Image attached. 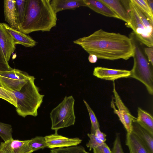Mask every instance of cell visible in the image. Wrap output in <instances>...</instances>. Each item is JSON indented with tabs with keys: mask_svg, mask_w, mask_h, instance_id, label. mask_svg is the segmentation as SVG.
<instances>
[{
	"mask_svg": "<svg viewBox=\"0 0 153 153\" xmlns=\"http://www.w3.org/2000/svg\"><path fill=\"white\" fill-rule=\"evenodd\" d=\"M73 42L81 46L89 55H95L100 59L126 60L133 57L134 53L132 38L102 29L87 36L75 40Z\"/></svg>",
	"mask_w": 153,
	"mask_h": 153,
	"instance_id": "1",
	"label": "cell"
},
{
	"mask_svg": "<svg viewBox=\"0 0 153 153\" xmlns=\"http://www.w3.org/2000/svg\"><path fill=\"white\" fill-rule=\"evenodd\" d=\"M51 0H27L24 20L19 30L27 35L32 32L50 31L56 24V14Z\"/></svg>",
	"mask_w": 153,
	"mask_h": 153,
	"instance_id": "2",
	"label": "cell"
},
{
	"mask_svg": "<svg viewBox=\"0 0 153 153\" xmlns=\"http://www.w3.org/2000/svg\"><path fill=\"white\" fill-rule=\"evenodd\" d=\"M35 78L30 76L27 82L18 91H12L16 99V111L19 116L36 117L42 104L44 95L41 94L34 83Z\"/></svg>",
	"mask_w": 153,
	"mask_h": 153,
	"instance_id": "3",
	"label": "cell"
},
{
	"mask_svg": "<svg viewBox=\"0 0 153 153\" xmlns=\"http://www.w3.org/2000/svg\"><path fill=\"white\" fill-rule=\"evenodd\" d=\"M128 10L130 19L127 26L132 29L139 41L148 47L152 48L153 25L131 0L129 1Z\"/></svg>",
	"mask_w": 153,
	"mask_h": 153,
	"instance_id": "4",
	"label": "cell"
},
{
	"mask_svg": "<svg viewBox=\"0 0 153 153\" xmlns=\"http://www.w3.org/2000/svg\"><path fill=\"white\" fill-rule=\"evenodd\" d=\"M134 46V65L130 77L140 81L146 86L149 93L153 94V71L141 49L132 38Z\"/></svg>",
	"mask_w": 153,
	"mask_h": 153,
	"instance_id": "5",
	"label": "cell"
},
{
	"mask_svg": "<svg viewBox=\"0 0 153 153\" xmlns=\"http://www.w3.org/2000/svg\"><path fill=\"white\" fill-rule=\"evenodd\" d=\"M75 100L72 96H65L50 114L51 129L55 131L74 125L76 117L74 110Z\"/></svg>",
	"mask_w": 153,
	"mask_h": 153,
	"instance_id": "6",
	"label": "cell"
},
{
	"mask_svg": "<svg viewBox=\"0 0 153 153\" xmlns=\"http://www.w3.org/2000/svg\"><path fill=\"white\" fill-rule=\"evenodd\" d=\"M30 76L18 69L0 71V85L11 91H18L27 82Z\"/></svg>",
	"mask_w": 153,
	"mask_h": 153,
	"instance_id": "7",
	"label": "cell"
},
{
	"mask_svg": "<svg viewBox=\"0 0 153 153\" xmlns=\"http://www.w3.org/2000/svg\"><path fill=\"white\" fill-rule=\"evenodd\" d=\"M113 92L115 100V103L118 109L114 106V103L112 100L111 103V107L114 110V113L118 115L120 121L126 128L127 134L130 135L132 132V123L136 121V118L133 116L129 112L122 100L120 96L117 92L114 83Z\"/></svg>",
	"mask_w": 153,
	"mask_h": 153,
	"instance_id": "8",
	"label": "cell"
},
{
	"mask_svg": "<svg viewBox=\"0 0 153 153\" xmlns=\"http://www.w3.org/2000/svg\"><path fill=\"white\" fill-rule=\"evenodd\" d=\"M57 131H55L54 134L45 137L48 148L52 149L76 146L82 141L78 137L69 138L59 135Z\"/></svg>",
	"mask_w": 153,
	"mask_h": 153,
	"instance_id": "9",
	"label": "cell"
},
{
	"mask_svg": "<svg viewBox=\"0 0 153 153\" xmlns=\"http://www.w3.org/2000/svg\"><path fill=\"white\" fill-rule=\"evenodd\" d=\"M30 140H20L13 139L0 143L1 153H32L29 146Z\"/></svg>",
	"mask_w": 153,
	"mask_h": 153,
	"instance_id": "10",
	"label": "cell"
},
{
	"mask_svg": "<svg viewBox=\"0 0 153 153\" xmlns=\"http://www.w3.org/2000/svg\"><path fill=\"white\" fill-rule=\"evenodd\" d=\"M15 45L12 37L0 23V53L8 62L15 50Z\"/></svg>",
	"mask_w": 153,
	"mask_h": 153,
	"instance_id": "11",
	"label": "cell"
},
{
	"mask_svg": "<svg viewBox=\"0 0 153 153\" xmlns=\"http://www.w3.org/2000/svg\"><path fill=\"white\" fill-rule=\"evenodd\" d=\"M93 75L98 78L114 81L122 78L130 77L131 72L130 71L125 70L113 69L97 67L94 68Z\"/></svg>",
	"mask_w": 153,
	"mask_h": 153,
	"instance_id": "12",
	"label": "cell"
},
{
	"mask_svg": "<svg viewBox=\"0 0 153 153\" xmlns=\"http://www.w3.org/2000/svg\"><path fill=\"white\" fill-rule=\"evenodd\" d=\"M108 6L119 17L120 19L128 24L130 21L128 11L129 1L100 0Z\"/></svg>",
	"mask_w": 153,
	"mask_h": 153,
	"instance_id": "13",
	"label": "cell"
},
{
	"mask_svg": "<svg viewBox=\"0 0 153 153\" xmlns=\"http://www.w3.org/2000/svg\"><path fill=\"white\" fill-rule=\"evenodd\" d=\"M2 23L12 37L15 45L20 44L26 48L33 47L36 45L37 42L29 36L11 28L7 24Z\"/></svg>",
	"mask_w": 153,
	"mask_h": 153,
	"instance_id": "14",
	"label": "cell"
},
{
	"mask_svg": "<svg viewBox=\"0 0 153 153\" xmlns=\"http://www.w3.org/2000/svg\"><path fill=\"white\" fill-rule=\"evenodd\" d=\"M132 132L139 139L149 153H153V135L138 124L136 121L132 123Z\"/></svg>",
	"mask_w": 153,
	"mask_h": 153,
	"instance_id": "15",
	"label": "cell"
},
{
	"mask_svg": "<svg viewBox=\"0 0 153 153\" xmlns=\"http://www.w3.org/2000/svg\"><path fill=\"white\" fill-rule=\"evenodd\" d=\"M15 0H5L4 1L5 20L11 28L19 30L17 22V16Z\"/></svg>",
	"mask_w": 153,
	"mask_h": 153,
	"instance_id": "16",
	"label": "cell"
},
{
	"mask_svg": "<svg viewBox=\"0 0 153 153\" xmlns=\"http://www.w3.org/2000/svg\"><path fill=\"white\" fill-rule=\"evenodd\" d=\"M51 5L56 13L65 10H74L80 7H86L84 0H52Z\"/></svg>",
	"mask_w": 153,
	"mask_h": 153,
	"instance_id": "17",
	"label": "cell"
},
{
	"mask_svg": "<svg viewBox=\"0 0 153 153\" xmlns=\"http://www.w3.org/2000/svg\"><path fill=\"white\" fill-rule=\"evenodd\" d=\"M86 5L98 13L104 16L120 19L118 16L107 5L100 0H84Z\"/></svg>",
	"mask_w": 153,
	"mask_h": 153,
	"instance_id": "18",
	"label": "cell"
},
{
	"mask_svg": "<svg viewBox=\"0 0 153 153\" xmlns=\"http://www.w3.org/2000/svg\"><path fill=\"white\" fill-rule=\"evenodd\" d=\"M137 117L136 122L141 127L153 135V118L147 111L138 108Z\"/></svg>",
	"mask_w": 153,
	"mask_h": 153,
	"instance_id": "19",
	"label": "cell"
},
{
	"mask_svg": "<svg viewBox=\"0 0 153 153\" xmlns=\"http://www.w3.org/2000/svg\"><path fill=\"white\" fill-rule=\"evenodd\" d=\"M15 1L17 16V22L19 28V27L22 23L25 16L27 0Z\"/></svg>",
	"mask_w": 153,
	"mask_h": 153,
	"instance_id": "20",
	"label": "cell"
},
{
	"mask_svg": "<svg viewBox=\"0 0 153 153\" xmlns=\"http://www.w3.org/2000/svg\"><path fill=\"white\" fill-rule=\"evenodd\" d=\"M141 11L151 23L153 25V12L149 8L147 0H131Z\"/></svg>",
	"mask_w": 153,
	"mask_h": 153,
	"instance_id": "21",
	"label": "cell"
},
{
	"mask_svg": "<svg viewBox=\"0 0 153 153\" xmlns=\"http://www.w3.org/2000/svg\"><path fill=\"white\" fill-rule=\"evenodd\" d=\"M131 146L135 153H149L138 138L134 134L127 133Z\"/></svg>",
	"mask_w": 153,
	"mask_h": 153,
	"instance_id": "22",
	"label": "cell"
},
{
	"mask_svg": "<svg viewBox=\"0 0 153 153\" xmlns=\"http://www.w3.org/2000/svg\"><path fill=\"white\" fill-rule=\"evenodd\" d=\"M29 146L33 152L48 147L45 137L36 136L30 140Z\"/></svg>",
	"mask_w": 153,
	"mask_h": 153,
	"instance_id": "23",
	"label": "cell"
},
{
	"mask_svg": "<svg viewBox=\"0 0 153 153\" xmlns=\"http://www.w3.org/2000/svg\"><path fill=\"white\" fill-rule=\"evenodd\" d=\"M11 125L0 122V137L4 142L13 139Z\"/></svg>",
	"mask_w": 153,
	"mask_h": 153,
	"instance_id": "24",
	"label": "cell"
},
{
	"mask_svg": "<svg viewBox=\"0 0 153 153\" xmlns=\"http://www.w3.org/2000/svg\"><path fill=\"white\" fill-rule=\"evenodd\" d=\"M0 98L16 107V99L14 93L0 85Z\"/></svg>",
	"mask_w": 153,
	"mask_h": 153,
	"instance_id": "25",
	"label": "cell"
},
{
	"mask_svg": "<svg viewBox=\"0 0 153 153\" xmlns=\"http://www.w3.org/2000/svg\"><path fill=\"white\" fill-rule=\"evenodd\" d=\"M83 102L88 111L91 123V133L95 134L96 130L100 128V125L96 115L87 102L84 100Z\"/></svg>",
	"mask_w": 153,
	"mask_h": 153,
	"instance_id": "26",
	"label": "cell"
},
{
	"mask_svg": "<svg viewBox=\"0 0 153 153\" xmlns=\"http://www.w3.org/2000/svg\"><path fill=\"white\" fill-rule=\"evenodd\" d=\"M87 135L90 140L88 143L86 144V146L89 148L90 151L100 146L104 143L98 138L94 134L88 133Z\"/></svg>",
	"mask_w": 153,
	"mask_h": 153,
	"instance_id": "27",
	"label": "cell"
},
{
	"mask_svg": "<svg viewBox=\"0 0 153 153\" xmlns=\"http://www.w3.org/2000/svg\"><path fill=\"white\" fill-rule=\"evenodd\" d=\"M111 152L112 153H124L121 146L120 134L119 133L116 134Z\"/></svg>",
	"mask_w": 153,
	"mask_h": 153,
	"instance_id": "28",
	"label": "cell"
},
{
	"mask_svg": "<svg viewBox=\"0 0 153 153\" xmlns=\"http://www.w3.org/2000/svg\"><path fill=\"white\" fill-rule=\"evenodd\" d=\"M93 153H112L111 151L105 143L93 149Z\"/></svg>",
	"mask_w": 153,
	"mask_h": 153,
	"instance_id": "29",
	"label": "cell"
},
{
	"mask_svg": "<svg viewBox=\"0 0 153 153\" xmlns=\"http://www.w3.org/2000/svg\"><path fill=\"white\" fill-rule=\"evenodd\" d=\"M13 69L0 53V71L10 70Z\"/></svg>",
	"mask_w": 153,
	"mask_h": 153,
	"instance_id": "30",
	"label": "cell"
},
{
	"mask_svg": "<svg viewBox=\"0 0 153 153\" xmlns=\"http://www.w3.org/2000/svg\"><path fill=\"white\" fill-rule=\"evenodd\" d=\"M144 52L146 55L148 60L152 66L153 65V48H152L148 47L144 48Z\"/></svg>",
	"mask_w": 153,
	"mask_h": 153,
	"instance_id": "31",
	"label": "cell"
},
{
	"mask_svg": "<svg viewBox=\"0 0 153 153\" xmlns=\"http://www.w3.org/2000/svg\"><path fill=\"white\" fill-rule=\"evenodd\" d=\"M95 135L99 139L105 142L106 140V134L102 132L100 128L97 129L95 132Z\"/></svg>",
	"mask_w": 153,
	"mask_h": 153,
	"instance_id": "32",
	"label": "cell"
},
{
	"mask_svg": "<svg viewBox=\"0 0 153 153\" xmlns=\"http://www.w3.org/2000/svg\"><path fill=\"white\" fill-rule=\"evenodd\" d=\"M126 145L128 146L129 150V153H135L130 144L128 135L126 134Z\"/></svg>",
	"mask_w": 153,
	"mask_h": 153,
	"instance_id": "33",
	"label": "cell"
},
{
	"mask_svg": "<svg viewBox=\"0 0 153 153\" xmlns=\"http://www.w3.org/2000/svg\"><path fill=\"white\" fill-rule=\"evenodd\" d=\"M88 59L90 62L91 63H94L97 62V57L95 55H89Z\"/></svg>",
	"mask_w": 153,
	"mask_h": 153,
	"instance_id": "34",
	"label": "cell"
},
{
	"mask_svg": "<svg viewBox=\"0 0 153 153\" xmlns=\"http://www.w3.org/2000/svg\"><path fill=\"white\" fill-rule=\"evenodd\" d=\"M148 5L152 11L153 12V0H147Z\"/></svg>",
	"mask_w": 153,
	"mask_h": 153,
	"instance_id": "35",
	"label": "cell"
},
{
	"mask_svg": "<svg viewBox=\"0 0 153 153\" xmlns=\"http://www.w3.org/2000/svg\"><path fill=\"white\" fill-rule=\"evenodd\" d=\"M0 153H1V152H0Z\"/></svg>",
	"mask_w": 153,
	"mask_h": 153,
	"instance_id": "36",
	"label": "cell"
}]
</instances>
